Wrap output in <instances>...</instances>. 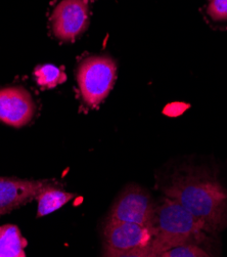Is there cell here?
<instances>
[{
	"instance_id": "obj_1",
	"label": "cell",
	"mask_w": 227,
	"mask_h": 257,
	"mask_svg": "<svg viewBox=\"0 0 227 257\" xmlns=\"http://www.w3.org/2000/svg\"><path fill=\"white\" fill-rule=\"evenodd\" d=\"M162 192L203 221L210 234L227 227V187L216 172L205 168L177 171L171 175Z\"/></svg>"
},
{
	"instance_id": "obj_2",
	"label": "cell",
	"mask_w": 227,
	"mask_h": 257,
	"mask_svg": "<svg viewBox=\"0 0 227 257\" xmlns=\"http://www.w3.org/2000/svg\"><path fill=\"white\" fill-rule=\"evenodd\" d=\"M149 227L153 233L147 257L160 256L168 249L182 244H201L210 234L206 224L179 202L164 197L156 202Z\"/></svg>"
},
{
	"instance_id": "obj_3",
	"label": "cell",
	"mask_w": 227,
	"mask_h": 257,
	"mask_svg": "<svg viewBox=\"0 0 227 257\" xmlns=\"http://www.w3.org/2000/svg\"><path fill=\"white\" fill-rule=\"evenodd\" d=\"M153 242L149 226L107 220L103 228V255L110 257H147Z\"/></svg>"
},
{
	"instance_id": "obj_4",
	"label": "cell",
	"mask_w": 227,
	"mask_h": 257,
	"mask_svg": "<svg viewBox=\"0 0 227 257\" xmlns=\"http://www.w3.org/2000/svg\"><path fill=\"white\" fill-rule=\"evenodd\" d=\"M117 74V65L107 56H93L85 59L78 68L77 80L83 101L96 107L112 90Z\"/></svg>"
},
{
	"instance_id": "obj_5",
	"label": "cell",
	"mask_w": 227,
	"mask_h": 257,
	"mask_svg": "<svg viewBox=\"0 0 227 257\" xmlns=\"http://www.w3.org/2000/svg\"><path fill=\"white\" fill-rule=\"evenodd\" d=\"M156 206L150 194L137 185L126 187L115 200L107 220L133 222L149 226Z\"/></svg>"
},
{
	"instance_id": "obj_6",
	"label": "cell",
	"mask_w": 227,
	"mask_h": 257,
	"mask_svg": "<svg viewBox=\"0 0 227 257\" xmlns=\"http://www.w3.org/2000/svg\"><path fill=\"white\" fill-rule=\"evenodd\" d=\"M58 184L52 179H27L0 176V217L24 206L47 187Z\"/></svg>"
},
{
	"instance_id": "obj_7",
	"label": "cell",
	"mask_w": 227,
	"mask_h": 257,
	"mask_svg": "<svg viewBox=\"0 0 227 257\" xmlns=\"http://www.w3.org/2000/svg\"><path fill=\"white\" fill-rule=\"evenodd\" d=\"M89 11L87 0H62L53 16V31L62 41H73L88 26Z\"/></svg>"
},
{
	"instance_id": "obj_8",
	"label": "cell",
	"mask_w": 227,
	"mask_h": 257,
	"mask_svg": "<svg viewBox=\"0 0 227 257\" xmlns=\"http://www.w3.org/2000/svg\"><path fill=\"white\" fill-rule=\"evenodd\" d=\"M35 111V101L27 89L22 86L0 89V122L21 128L32 120Z\"/></svg>"
},
{
	"instance_id": "obj_9",
	"label": "cell",
	"mask_w": 227,
	"mask_h": 257,
	"mask_svg": "<svg viewBox=\"0 0 227 257\" xmlns=\"http://www.w3.org/2000/svg\"><path fill=\"white\" fill-rule=\"evenodd\" d=\"M55 184L44 189L37 197V217H42L53 213L76 197L75 194L68 193Z\"/></svg>"
},
{
	"instance_id": "obj_10",
	"label": "cell",
	"mask_w": 227,
	"mask_h": 257,
	"mask_svg": "<svg viewBox=\"0 0 227 257\" xmlns=\"http://www.w3.org/2000/svg\"><path fill=\"white\" fill-rule=\"evenodd\" d=\"M27 245L17 225H0V257H25Z\"/></svg>"
},
{
	"instance_id": "obj_11",
	"label": "cell",
	"mask_w": 227,
	"mask_h": 257,
	"mask_svg": "<svg viewBox=\"0 0 227 257\" xmlns=\"http://www.w3.org/2000/svg\"><path fill=\"white\" fill-rule=\"evenodd\" d=\"M34 75L38 85L45 88H54L67 79L66 74L52 64L38 66L34 71Z\"/></svg>"
},
{
	"instance_id": "obj_12",
	"label": "cell",
	"mask_w": 227,
	"mask_h": 257,
	"mask_svg": "<svg viewBox=\"0 0 227 257\" xmlns=\"http://www.w3.org/2000/svg\"><path fill=\"white\" fill-rule=\"evenodd\" d=\"M161 257H208L211 254L204 249H201L198 244H182L172 247L163 252Z\"/></svg>"
},
{
	"instance_id": "obj_13",
	"label": "cell",
	"mask_w": 227,
	"mask_h": 257,
	"mask_svg": "<svg viewBox=\"0 0 227 257\" xmlns=\"http://www.w3.org/2000/svg\"><path fill=\"white\" fill-rule=\"evenodd\" d=\"M208 14L214 21H227V0H211Z\"/></svg>"
}]
</instances>
